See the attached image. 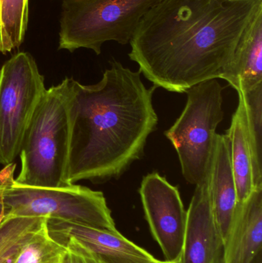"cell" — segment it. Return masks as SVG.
I'll list each match as a JSON object with an SVG mask.
<instances>
[{
  "mask_svg": "<svg viewBox=\"0 0 262 263\" xmlns=\"http://www.w3.org/2000/svg\"><path fill=\"white\" fill-rule=\"evenodd\" d=\"M1 193H2V185H1V184H0V213H4V210H3V202H2Z\"/></svg>",
  "mask_w": 262,
  "mask_h": 263,
  "instance_id": "cell-21",
  "label": "cell"
},
{
  "mask_svg": "<svg viewBox=\"0 0 262 263\" xmlns=\"http://www.w3.org/2000/svg\"><path fill=\"white\" fill-rule=\"evenodd\" d=\"M157 263H179V262H169V261H158Z\"/></svg>",
  "mask_w": 262,
  "mask_h": 263,
  "instance_id": "cell-23",
  "label": "cell"
},
{
  "mask_svg": "<svg viewBox=\"0 0 262 263\" xmlns=\"http://www.w3.org/2000/svg\"><path fill=\"white\" fill-rule=\"evenodd\" d=\"M219 79L237 92L251 90L262 83V9L245 29L232 61Z\"/></svg>",
  "mask_w": 262,
  "mask_h": 263,
  "instance_id": "cell-13",
  "label": "cell"
},
{
  "mask_svg": "<svg viewBox=\"0 0 262 263\" xmlns=\"http://www.w3.org/2000/svg\"><path fill=\"white\" fill-rule=\"evenodd\" d=\"M262 252V189L238 203L223 244V263H252Z\"/></svg>",
  "mask_w": 262,
  "mask_h": 263,
  "instance_id": "cell-11",
  "label": "cell"
},
{
  "mask_svg": "<svg viewBox=\"0 0 262 263\" xmlns=\"http://www.w3.org/2000/svg\"><path fill=\"white\" fill-rule=\"evenodd\" d=\"M226 1L233 2V1H238V0H226Z\"/></svg>",
  "mask_w": 262,
  "mask_h": 263,
  "instance_id": "cell-25",
  "label": "cell"
},
{
  "mask_svg": "<svg viewBox=\"0 0 262 263\" xmlns=\"http://www.w3.org/2000/svg\"><path fill=\"white\" fill-rule=\"evenodd\" d=\"M66 249L49 235L46 222L23 246L14 263H60Z\"/></svg>",
  "mask_w": 262,
  "mask_h": 263,
  "instance_id": "cell-18",
  "label": "cell"
},
{
  "mask_svg": "<svg viewBox=\"0 0 262 263\" xmlns=\"http://www.w3.org/2000/svg\"><path fill=\"white\" fill-rule=\"evenodd\" d=\"M262 0H162L131 39L129 58L155 88L183 93L220 78Z\"/></svg>",
  "mask_w": 262,
  "mask_h": 263,
  "instance_id": "cell-1",
  "label": "cell"
},
{
  "mask_svg": "<svg viewBox=\"0 0 262 263\" xmlns=\"http://www.w3.org/2000/svg\"><path fill=\"white\" fill-rule=\"evenodd\" d=\"M238 97V107L232 116L230 128L226 135L230 142L231 163L236 185L238 203H241L250 196L254 187L246 107L240 94Z\"/></svg>",
  "mask_w": 262,
  "mask_h": 263,
  "instance_id": "cell-14",
  "label": "cell"
},
{
  "mask_svg": "<svg viewBox=\"0 0 262 263\" xmlns=\"http://www.w3.org/2000/svg\"><path fill=\"white\" fill-rule=\"evenodd\" d=\"M15 166L12 162L0 172L5 219L43 217L116 230L103 192L76 184L58 188L21 185L14 179Z\"/></svg>",
  "mask_w": 262,
  "mask_h": 263,
  "instance_id": "cell-4",
  "label": "cell"
},
{
  "mask_svg": "<svg viewBox=\"0 0 262 263\" xmlns=\"http://www.w3.org/2000/svg\"><path fill=\"white\" fill-rule=\"evenodd\" d=\"M215 263H223V256Z\"/></svg>",
  "mask_w": 262,
  "mask_h": 263,
  "instance_id": "cell-24",
  "label": "cell"
},
{
  "mask_svg": "<svg viewBox=\"0 0 262 263\" xmlns=\"http://www.w3.org/2000/svg\"><path fill=\"white\" fill-rule=\"evenodd\" d=\"M74 82L66 77L43 94L22 143L16 183L44 188L69 185L66 176Z\"/></svg>",
  "mask_w": 262,
  "mask_h": 263,
  "instance_id": "cell-3",
  "label": "cell"
},
{
  "mask_svg": "<svg viewBox=\"0 0 262 263\" xmlns=\"http://www.w3.org/2000/svg\"><path fill=\"white\" fill-rule=\"evenodd\" d=\"M151 233L169 262H179L187 223L178 187L154 172L144 176L139 189Z\"/></svg>",
  "mask_w": 262,
  "mask_h": 263,
  "instance_id": "cell-8",
  "label": "cell"
},
{
  "mask_svg": "<svg viewBox=\"0 0 262 263\" xmlns=\"http://www.w3.org/2000/svg\"><path fill=\"white\" fill-rule=\"evenodd\" d=\"M246 111L248 137L252 160L254 189H262V83L246 92L238 91Z\"/></svg>",
  "mask_w": 262,
  "mask_h": 263,
  "instance_id": "cell-15",
  "label": "cell"
},
{
  "mask_svg": "<svg viewBox=\"0 0 262 263\" xmlns=\"http://www.w3.org/2000/svg\"><path fill=\"white\" fill-rule=\"evenodd\" d=\"M58 242L64 244L66 248L60 263H103L92 252L74 238H64Z\"/></svg>",
  "mask_w": 262,
  "mask_h": 263,
  "instance_id": "cell-19",
  "label": "cell"
},
{
  "mask_svg": "<svg viewBox=\"0 0 262 263\" xmlns=\"http://www.w3.org/2000/svg\"><path fill=\"white\" fill-rule=\"evenodd\" d=\"M49 235L55 240L72 237L89 249L103 263H157L152 254L118 230L94 228L83 224L47 219Z\"/></svg>",
  "mask_w": 262,
  "mask_h": 263,
  "instance_id": "cell-9",
  "label": "cell"
},
{
  "mask_svg": "<svg viewBox=\"0 0 262 263\" xmlns=\"http://www.w3.org/2000/svg\"><path fill=\"white\" fill-rule=\"evenodd\" d=\"M5 219V214L4 213H0V225H1L3 221Z\"/></svg>",
  "mask_w": 262,
  "mask_h": 263,
  "instance_id": "cell-22",
  "label": "cell"
},
{
  "mask_svg": "<svg viewBox=\"0 0 262 263\" xmlns=\"http://www.w3.org/2000/svg\"><path fill=\"white\" fill-rule=\"evenodd\" d=\"M29 0H0V52L21 46L27 29Z\"/></svg>",
  "mask_w": 262,
  "mask_h": 263,
  "instance_id": "cell-17",
  "label": "cell"
},
{
  "mask_svg": "<svg viewBox=\"0 0 262 263\" xmlns=\"http://www.w3.org/2000/svg\"><path fill=\"white\" fill-rule=\"evenodd\" d=\"M252 263H262V252L255 257Z\"/></svg>",
  "mask_w": 262,
  "mask_h": 263,
  "instance_id": "cell-20",
  "label": "cell"
},
{
  "mask_svg": "<svg viewBox=\"0 0 262 263\" xmlns=\"http://www.w3.org/2000/svg\"><path fill=\"white\" fill-rule=\"evenodd\" d=\"M33 57L20 52L0 69V164L12 163L34 112L46 92Z\"/></svg>",
  "mask_w": 262,
  "mask_h": 263,
  "instance_id": "cell-7",
  "label": "cell"
},
{
  "mask_svg": "<svg viewBox=\"0 0 262 263\" xmlns=\"http://www.w3.org/2000/svg\"><path fill=\"white\" fill-rule=\"evenodd\" d=\"M209 198L214 219L224 244L238 205L227 135H216L209 174Z\"/></svg>",
  "mask_w": 262,
  "mask_h": 263,
  "instance_id": "cell-12",
  "label": "cell"
},
{
  "mask_svg": "<svg viewBox=\"0 0 262 263\" xmlns=\"http://www.w3.org/2000/svg\"><path fill=\"white\" fill-rule=\"evenodd\" d=\"M47 218L14 217L0 225V263H14L23 246L46 223Z\"/></svg>",
  "mask_w": 262,
  "mask_h": 263,
  "instance_id": "cell-16",
  "label": "cell"
},
{
  "mask_svg": "<svg viewBox=\"0 0 262 263\" xmlns=\"http://www.w3.org/2000/svg\"><path fill=\"white\" fill-rule=\"evenodd\" d=\"M223 256V241L211 207L209 175L204 182L195 185L187 211L179 263H215Z\"/></svg>",
  "mask_w": 262,
  "mask_h": 263,
  "instance_id": "cell-10",
  "label": "cell"
},
{
  "mask_svg": "<svg viewBox=\"0 0 262 263\" xmlns=\"http://www.w3.org/2000/svg\"><path fill=\"white\" fill-rule=\"evenodd\" d=\"M162 0H63L59 49L80 48L97 55L106 42L130 43L146 12Z\"/></svg>",
  "mask_w": 262,
  "mask_h": 263,
  "instance_id": "cell-5",
  "label": "cell"
},
{
  "mask_svg": "<svg viewBox=\"0 0 262 263\" xmlns=\"http://www.w3.org/2000/svg\"><path fill=\"white\" fill-rule=\"evenodd\" d=\"M217 79L201 82L186 92L184 110L165 136L178 153L186 182L198 185L210 173L216 128L224 118L223 92Z\"/></svg>",
  "mask_w": 262,
  "mask_h": 263,
  "instance_id": "cell-6",
  "label": "cell"
},
{
  "mask_svg": "<svg viewBox=\"0 0 262 263\" xmlns=\"http://www.w3.org/2000/svg\"><path fill=\"white\" fill-rule=\"evenodd\" d=\"M141 74L113 61L98 83L74 82L68 185L117 179L144 154L158 120L152 103L156 88L146 87Z\"/></svg>",
  "mask_w": 262,
  "mask_h": 263,
  "instance_id": "cell-2",
  "label": "cell"
}]
</instances>
